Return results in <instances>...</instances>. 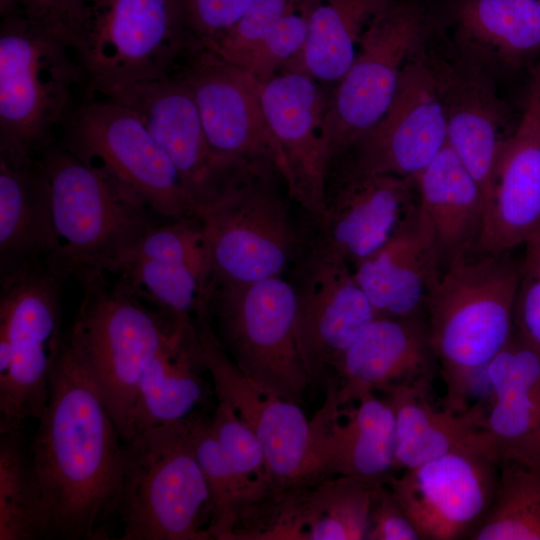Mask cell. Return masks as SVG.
Segmentation results:
<instances>
[{"label":"cell","mask_w":540,"mask_h":540,"mask_svg":"<svg viewBox=\"0 0 540 540\" xmlns=\"http://www.w3.org/2000/svg\"><path fill=\"white\" fill-rule=\"evenodd\" d=\"M30 452L46 539L106 540L119 516L123 441L86 371L64 346Z\"/></svg>","instance_id":"1"},{"label":"cell","mask_w":540,"mask_h":540,"mask_svg":"<svg viewBox=\"0 0 540 540\" xmlns=\"http://www.w3.org/2000/svg\"><path fill=\"white\" fill-rule=\"evenodd\" d=\"M519 270L511 251L476 252L444 268L427 300L429 340L450 411L471 407L486 367L513 335Z\"/></svg>","instance_id":"2"},{"label":"cell","mask_w":540,"mask_h":540,"mask_svg":"<svg viewBox=\"0 0 540 540\" xmlns=\"http://www.w3.org/2000/svg\"><path fill=\"white\" fill-rule=\"evenodd\" d=\"M1 18L0 158L24 167L51 146L86 79L70 42L19 14Z\"/></svg>","instance_id":"3"},{"label":"cell","mask_w":540,"mask_h":540,"mask_svg":"<svg viewBox=\"0 0 540 540\" xmlns=\"http://www.w3.org/2000/svg\"><path fill=\"white\" fill-rule=\"evenodd\" d=\"M193 415L124 442L122 540H211L209 492L196 456Z\"/></svg>","instance_id":"4"},{"label":"cell","mask_w":540,"mask_h":540,"mask_svg":"<svg viewBox=\"0 0 540 540\" xmlns=\"http://www.w3.org/2000/svg\"><path fill=\"white\" fill-rule=\"evenodd\" d=\"M280 172L241 161L216 194L196 207L217 283H249L283 275L301 243ZM284 181V180H283Z\"/></svg>","instance_id":"5"},{"label":"cell","mask_w":540,"mask_h":540,"mask_svg":"<svg viewBox=\"0 0 540 540\" xmlns=\"http://www.w3.org/2000/svg\"><path fill=\"white\" fill-rule=\"evenodd\" d=\"M84 278L86 294L65 342L127 442L141 376L181 321L151 310L119 283L108 287L99 274Z\"/></svg>","instance_id":"6"},{"label":"cell","mask_w":540,"mask_h":540,"mask_svg":"<svg viewBox=\"0 0 540 540\" xmlns=\"http://www.w3.org/2000/svg\"><path fill=\"white\" fill-rule=\"evenodd\" d=\"M69 272L46 259L1 276L0 430L45 411L62 352L60 288Z\"/></svg>","instance_id":"7"},{"label":"cell","mask_w":540,"mask_h":540,"mask_svg":"<svg viewBox=\"0 0 540 540\" xmlns=\"http://www.w3.org/2000/svg\"><path fill=\"white\" fill-rule=\"evenodd\" d=\"M37 163L50 196L58 251L69 273H96L101 265L157 222L140 198L67 149L49 146Z\"/></svg>","instance_id":"8"},{"label":"cell","mask_w":540,"mask_h":540,"mask_svg":"<svg viewBox=\"0 0 540 540\" xmlns=\"http://www.w3.org/2000/svg\"><path fill=\"white\" fill-rule=\"evenodd\" d=\"M199 43L180 0H103L75 43L86 92L174 75Z\"/></svg>","instance_id":"9"},{"label":"cell","mask_w":540,"mask_h":540,"mask_svg":"<svg viewBox=\"0 0 540 540\" xmlns=\"http://www.w3.org/2000/svg\"><path fill=\"white\" fill-rule=\"evenodd\" d=\"M208 307L215 333L238 367L302 406L314 384L298 344L296 298L289 279L281 275L249 283L216 282Z\"/></svg>","instance_id":"10"},{"label":"cell","mask_w":540,"mask_h":540,"mask_svg":"<svg viewBox=\"0 0 540 540\" xmlns=\"http://www.w3.org/2000/svg\"><path fill=\"white\" fill-rule=\"evenodd\" d=\"M67 150L168 220L196 217V203L139 117L97 93L84 92L64 123Z\"/></svg>","instance_id":"11"},{"label":"cell","mask_w":540,"mask_h":540,"mask_svg":"<svg viewBox=\"0 0 540 540\" xmlns=\"http://www.w3.org/2000/svg\"><path fill=\"white\" fill-rule=\"evenodd\" d=\"M429 20L409 0H388L365 27L350 68L338 81L324 123L328 167L385 114L402 70L423 48Z\"/></svg>","instance_id":"12"},{"label":"cell","mask_w":540,"mask_h":540,"mask_svg":"<svg viewBox=\"0 0 540 540\" xmlns=\"http://www.w3.org/2000/svg\"><path fill=\"white\" fill-rule=\"evenodd\" d=\"M291 263L299 348L313 384L324 386L376 314L353 268L315 237L301 241Z\"/></svg>","instance_id":"13"},{"label":"cell","mask_w":540,"mask_h":540,"mask_svg":"<svg viewBox=\"0 0 540 540\" xmlns=\"http://www.w3.org/2000/svg\"><path fill=\"white\" fill-rule=\"evenodd\" d=\"M194 323L217 400L227 403L264 450L271 497L310 485V420L302 406L258 383L232 360L212 326L209 308Z\"/></svg>","instance_id":"14"},{"label":"cell","mask_w":540,"mask_h":540,"mask_svg":"<svg viewBox=\"0 0 540 540\" xmlns=\"http://www.w3.org/2000/svg\"><path fill=\"white\" fill-rule=\"evenodd\" d=\"M499 461L487 441L391 476L387 484L423 540H455L477 527L495 496Z\"/></svg>","instance_id":"15"},{"label":"cell","mask_w":540,"mask_h":540,"mask_svg":"<svg viewBox=\"0 0 540 540\" xmlns=\"http://www.w3.org/2000/svg\"><path fill=\"white\" fill-rule=\"evenodd\" d=\"M187 84L213 151L228 161L274 166L285 182L282 151L267 122L261 83L199 42L176 72Z\"/></svg>","instance_id":"16"},{"label":"cell","mask_w":540,"mask_h":540,"mask_svg":"<svg viewBox=\"0 0 540 540\" xmlns=\"http://www.w3.org/2000/svg\"><path fill=\"white\" fill-rule=\"evenodd\" d=\"M446 143L443 103L422 48L405 64L385 114L348 151L354 152L349 168L414 178Z\"/></svg>","instance_id":"17"},{"label":"cell","mask_w":540,"mask_h":540,"mask_svg":"<svg viewBox=\"0 0 540 540\" xmlns=\"http://www.w3.org/2000/svg\"><path fill=\"white\" fill-rule=\"evenodd\" d=\"M324 388V401L310 419V484L332 476L387 481L396 472L389 402L368 389L344 396L336 377Z\"/></svg>","instance_id":"18"},{"label":"cell","mask_w":540,"mask_h":540,"mask_svg":"<svg viewBox=\"0 0 540 540\" xmlns=\"http://www.w3.org/2000/svg\"><path fill=\"white\" fill-rule=\"evenodd\" d=\"M101 94L132 110L175 166L196 203L209 200L239 161L218 156L205 135L194 98L175 73Z\"/></svg>","instance_id":"19"},{"label":"cell","mask_w":540,"mask_h":540,"mask_svg":"<svg viewBox=\"0 0 540 540\" xmlns=\"http://www.w3.org/2000/svg\"><path fill=\"white\" fill-rule=\"evenodd\" d=\"M261 102L286 165L288 194L315 221L325 207L329 95L311 76L286 70L261 83Z\"/></svg>","instance_id":"20"},{"label":"cell","mask_w":540,"mask_h":540,"mask_svg":"<svg viewBox=\"0 0 540 540\" xmlns=\"http://www.w3.org/2000/svg\"><path fill=\"white\" fill-rule=\"evenodd\" d=\"M325 207L315 238L352 268L394 233L417 203L414 178L330 168Z\"/></svg>","instance_id":"21"},{"label":"cell","mask_w":540,"mask_h":540,"mask_svg":"<svg viewBox=\"0 0 540 540\" xmlns=\"http://www.w3.org/2000/svg\"><path fill=\"white\" fill-rule=\"evenodd\" d=\"M540 234V91L529 89L518 124L503 142L476 252H510Z\"/></svg>","instance_id":"22"},{"label":"cell","mask_w":540,"mask_h":540,"mask_svg":"<svg viewBox=\"0 0 540 540\" xmlns=\"http://www.w3.org/2000/svg\"><path fill=\"white\" fill-rule=\"evenodd\" d=\"M386 481L332 476L272 498L255 520L250 540L365 539L374 500Z\"/></svg>","instance_id":"23"},{"label":"cell","mask_w":540,"mask_h":540,"mask_svg":"<svg viewBox=\"0 0 540 540\" xmlns=\"http://www.w3.org/2000/svg\"><path fill=\"white\" fill-rule=\"evenodd\" d=\"M353 270L376 316L425 317L443 268L432 225L418 201L390 238Z\"/></svg>","instance_id":"24"},{"label":"cell","mask_w":540,"mask_h":540,"mask_svg":"<svg viewBox=\"0 0 540 540\" xmlns=\"http://www.w3.org/2000/svg\"><path fill=\"white\" fill-rule=\"evenodd\" d=\"M443 103L447 142L475 179L485 200L506 132L507 112L483 71L454 65L426 51Z\"/></svg>","instance_id":"25"},{"label":"cell","mask_w":540,"mask_h":540,"mask_svg":"<svg viewBox=\"0 0 540 540\" xmlns=\"http://www.w3.org/2000/svg\"><path fill=\"white\" fill-rule=\"evenodd\" d=\"M483 431L499 463L540 468V355L514 332L485 369Z\"/></svg>","instance_id":"26"},{"label":"cell","mask_w":540,"mask_h":540,"mask_svg":"<svg viewBox=\"0 0 540 540\" xmlns=\"http://www.w3.org/2000/svg\"><path fill=\"white\" fill-rule=\"evenodd\" d=\"M437 362L426 317L376 316L341 357L335 377L347 396L432 382Z\"/></svg>","instance_id":"27"},{"label":"cell","mask_w":540,"mask_h":540,"mask_svg":"<svg viewBox=\"0 0 540 540\" xmlns=\"http://www.w3.org/2000/svg\"><path fill=\"white\" fill-rule=\"evenodd\" d=\"M204 372L208 370L194 320L181 322L141 376L130 439L145 429L183 420L205 405L213 391Z\"/></svg>","instance_id":"28"},{"label":"cell","mask_w":540,"mask_h":540,"mask_svg":"<svg viewBox=\"0 0 540 540\" xmlns=\"http://www.w3.org/2000/svg\"><path fill=\"white\" fill-rule=\"evenodd\" d=\"M414 181L418 204L433 228L443 270L476 253L483 229V193L448 142Z\"/></svg>","instance_id":"29"},{"label":"cell","mask_w":540,"mask_h":540,"mask_svg":"<svg viewBox=\"0 0 540 540\" xmlns=\"http://www.w3.org/2000/svg\"><path fill=\"white\" fill-rule=\"evenodd\" d=\"M452 22L466 63L513 68L540 51L538 0H456Z\"/></svg>","instance_id":"30"},{"label":"cell","mask_w":540,"mask_h":540,"mask_svg":"<svg viewBox=\"0 0 540 540\" xmlns=\"http://www.w3.org/2000/svg\"><path fill=\"white\" fill-rule=\"evenodd\" d=\"M431 384L423 381L384 392L395 419L396 471L487 441L482 425L485 408L480 404L464 412L438 408L431 399Z\"/></svg>","instance_id":"31"},{"label":"cell","mask_w":540,"mask_h":540,"mask_svg":"<svg viewBox=\"0 0 540 540\" xmlns=\"http://www.w3.org/2000/svg\"><path fill=\"white\" fill-rule=\"evenodd\" d=\"M50 196L37 160L24 167L0 158L1 276L58 251Z\"/></svg>","instance_id":"32"},{"label":"cell","mask_w":540,"mask_h":540,"mask_svg":"<svg viewBox=\"0 0 540 540\" xmlns=\"http://www.w3.org/2000/svg\"><path fill=\"white\" fill-rule=\"evenodd\" d=\"M387 1L302 0L306 40L284 67L318 82L338 83L355 59L365 27Z\"/></svg>","instance_id":"33"},{"label":"cell","mask_w":540,"mask_h":540,"mask_svg":"<svg viewBox=\"0 0 540 540\" xmlns=\"http://www.w3.org/2000/svg\"><path fill=\"white\" fill-rule=\"evenodd\" d=\"M119 284L177 321H192L209 305L216 285L211 267L184 262L134 260L111 267Z\"/></svg>","instance_id":"34"},{"label":"cell","mask_w":540,"mask_h":540,"mask_svg":"<svg viewBox=\"0 0 540 540\" xmlns=\"http://www.w3.org/2000/svg\"><path fill=\"white\" fill-rule=\"evenodd\" d=\"M193 436L209 492L208 533L211 539L233 540L264 498L235 471L212 431L210 420L199 411L193 415Z\"/></svg>","instance_id":"35"},{"label":"cell","mask_w":540,"mask_h":540,"mask_svg":"<svg viewBox=\"0 0 540 540\" xmlns=\"http://www.w3.org/2000/svg\"><path fill=\"white\" fill-rule=\"evenodd\" d=\"M46 539L39 483L22 429L0 430V540Z\"/></svg>","instance_id":"36"},{"label":"cell","mask_w":540,"mask_h":540,"mask_svg":"<svg viewBox=\"0 0 540 540\" xmlns=\"http://www.w3.org/2000/svg\"><path fill=\"white\" fill-rule=\"evenodd\" d=\"M472 540H540V468L499 464L492 504Z\"/></svg>","instance_id":"37"},{"label":"cell","mask_w":540,"mask_h":540,"mask_svg":"<svg viewBox=\"0 0 540 540\" xmlns=\"http://www.w3.org/2000/svg\"><path fill=\"white\" fill-rule=\"evenodd\" d=\"M134 260L184 262L213 268L209 248L196 217L156 223L106 260L95 274Z\"/></svg>","instance_id":"38"},{"label":"cell","mask_w":540,"mask_h":540,"mask_svg":"<svg viewBox=\"0 0 540 540\" xmlns=\"http://www.w3.org/2000/svg\"><path fill=\"white\" fill-rule=\"evenodd\" d=\"M212 431L238 475L265 499L271 496V483L261 443L251 429L225 402L217 400Z\"/></svg>","instance_id":"39"},{"label":"cell","mask_w":540,"mask_h":540,"mask_svg":"<svg viewBox=\"0 0 540 540\" xmlns=\"http://www.w3.org/2000/svg\"><path fill=\"white\" fill-rule=\"evenodd\" d=\"M306 35L307 20L300 2L236 65L264 83L301 51Z\"/></svg>","instance_id":"40"},{"label":"cell","mask_w":540,"mask_h":540,"mask_svg":"<svg viewBox=\"0 0 540 540\" xmlns=\"http://www.w3.org/2000/svg\"><path fill=\"white\" fill-rule=\"evenodd\" d=\"M302 0H255L222 35L202 44L233 64L252 50Z\"/></svg>","instance_id":"41"},{"label":"cell","mask_w":540,"mask_h":540,"mask_svg":"<svg viewBox=\"0 0 540 540\" xmlns=\"http://www.w3.org/2000/svg\"><path fill=\"white\" fill-rule=\"evenodd\" d=\"M103 0H0L1 15L16 13L73 47Z\"/></svg>","instance_id":"42"},{"label":"cell","mask_w":540,"mask_h":540,"mask_svg":"<svg viewBox=\"0 0 540 540\" xmlns=\"http://www.w3.org/2000/svg\"><path fill=\"white\" fill-rule=\"evenodd\" d=\"M523 248L514 303V333L540 355V234Z\"/></svg>","instance_id":"43"},{"label":"cell","mask_w":540,"mask_h":540,"mask_svg":"<svg viewBox=\"0 0 540 540\" xmlns=\"http://www.w3.org/2000/svg\"><path fill=\"white\" fill-rule=\"evenodd\" d=\"M187 25L202 43L227 31L255 0H180Z\"/></svg>","instance_id":"44"},{"label":"cell","mask_w":540,"mask_h":540,"mask_svg":"<svg viewBox=\"0 0 540 540\" xmlns=\"http://www.w3.org/2000/svg\"><path fill=\"white\" fill-rule=\"evenodd\" d=\"M365 539L419 540L416 527L391 492L387 481L376 494Z\"/></svg>","instance_id":"45"},{"label":"cell","mask_w":540,"mask_h":540,"mask_svg":"<svg viewBox=\"0 0 540 540\" xmlns=\"http://www.w3.org/2000/svg\"><path fill=\"white\" fill-rule=\"evenodd\" d=\"M534 77L537 79L538 81V85H539V91H540V68L536 70L535 74H534Z\"/></svg>","instance_id":"46"},{"label":"cell","mask_w":540,"mask_h":540,"mask_svg":"<svg viewBox=\"0 0 540 540\" xmlns=\"http://www.w3.org/2000/svg\"><path fill=\"white\" fill-rule=\"evenodd\" d=\"M539 4H540V0H538Z\"/></svg>","instance_id":"47"}]
</instances>
